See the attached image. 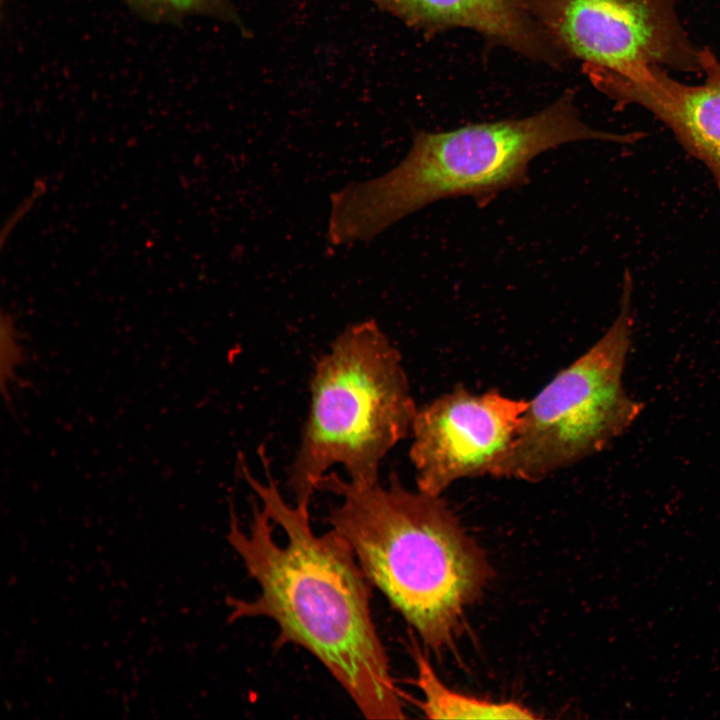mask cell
<instances>
[{"label": "cell", "mask_w": 720, "mask_h": 720, "mask_svg": "<svg viewBox=\"0 0 720 720\" xmlns=\"http://www.w3.org/2000/svg\"><path fill=\"white\" fill-rule=\"evenodd\" d=\"M528 400L459 385L418 407L409 458L417 489L442 495L468 478H495L518 435Z\"/></svg>", "instance_id": "52a82bcc"}, {"label": "cell", "mask_w": 720, "mask_h": 720, "mask_svg": "<svg viewBox=\"0 0 720 720\" xmlns=\"http://www.w3.org/2000/svg\"><path fill=\"white\" fill-rule=\"evenodd\" d=\"M416 684L422 693V710L429 719H535L529 709L515 702H493L462 694L447 687L419 650H414Z\"/></svg>", "instance_id": "30bf717a"}, {"label": "cell", "mask_w": 720, "mask_h": 720, "mask_svg": "<svg viewBox=\"0 0 720 720\" xmlns=\"http://www.w3.org/2000/svg\"><path fill=\"white\" fill-rule=\"evenodd\" d=\"M644 136L589 126L571 89L523 118L442 132L417 130L397 166L331 195L327 238L335 246L371 240L404 217L446 198L466 196L484 207L501 192L527 184L530 162L548 150L583 140L634 144Z\"/></svg>", "instance_id": "3957f363"}, {"label": "cell", "mask_w": 720, "mask_h": 720, "mask_svg": "<svg viewBox=\"0 0 720 720\" xmlns=\"http://www.w3.org/2000/svg\"><path fill=\"white\" fill-rule=\"evenodd\" d=\"M265 479L245 461L240 472L253 491L244 529L230 505L227 540L254 598L227 597L229 621L264 617L278 628L274 648L296 645L314 656L369 720L404 719L403 704L371 610L372 585L351 547L333 530L316 534L309 503L288 504L263 447Z\"/></svg>", "instance_id": "6da1fadb"}, {"label": "cell", "mask_w": 720, "mask_h": 720, "mask_svg": "<svg viewBox=\"0 0 720 720\" xmlns=\"http://www.w3.org/2000/svg\"><path fill=\"white\" fill-rule=\"evenodd\" d=\"M633 278L626 269L620 308L606 332L532 399L495 478L537 483L594 456L640 416L624 388L632 341Z\"/></svg>", "instance_id": "5b68a950"}, {"label": "cell", "mask_w": 720, "mask_h": 720, "mask_svg": "<svg viewBox=\"0 0 720 720\" xmlns=\"http://www.w3.org/2000/svg\"><path fill=\"white\" fill-rule=\"evenodd\" d=\"M42 193L43 190L41 189V185L36 186L33 189L32 193H30V195H28L25 200L19 204L15 212L7 221L5 229L2 232L3 235L5 234L6 237L9 236V234L12 232L13 224H16L20 220L21 216L25 215L31 209V207H33L34 203L41 196Z\"/></svg>", "instance_id": "7c38bea8"}, {"label": "cell", "mask_w": 720, "mask_h": 720, "mask_svg": "<svg viewBox=\"0 0 720 720\" xmlns=\"http://www.w3.org/2000/svg\"><path fill=\"white\" fill-rule=\"evenodd\" d=\"M700 56L705 81L699 85L681 83L656 65L586 75L616 109L638 105L668 127L709 170L720 194V61L708 47L701 48Z\"/></svg>", "instance_id": "ba28073f"}, {"label": "cell", "mask_w": 720, "mask_h": 720, "mask_svg": "<svg viewBox=\"0 0 720 720\" xmlns=\"http://www.w3.org/2000/svg\"><path fill=\"white\" fill-rule=\"evenodd\" d=\"M584 73L656 65L700 73L701 48L678 14L680 0H519Z\"/></svg>", "instance_id": "8992f818"}, {"label": "cell", "mask_w": 720, "mask_h": 720, "mask_svg": "<svg viewBox=\"0 0 720 720\" xmlns=\"http://www.w3.org/2000/svg\"><path fill=\"white\" fill-rule=\"evenodd\" d=\"M300 442L288 467L295 503H309L335 466L360 485L379 481L417 412L400 351L374 319L346 327L317 360Z\"/></svg>", "instance_id": "277c9868"}, {"label": "cell", "mask_w": 720, "mask_h": 720, "mask_svg": "<svg viewBox=\"0 0 720 720\" xmlns=\"http://www.w3.org/2000/svg\"><path fill=\"white\" fill-rule=\"evenodd\" d=\"M318 490L339 498L327 522L372 587L428 647H448L493 570L442 495L408 489L395 475L385 485H360L333 471Z\"/></svg>", "instance_id": "7a4b0ae2"}, {"label": "cell", "mask_w": 720, "mask_h": 720, "mask_svg": "<svg viewBox=\"0 0 720 720\" xmlns=\"http://www.w3.org/2000/svg\"><path fill=\"white\" fill-rule=\"evenodd\" d=\"M130 10L153 23L177 24L191 16L233 20L228 0H120Z\"/></svg>", "instance_id": "8fae6325"}, {"label": "cell", "mask_w": 720, "mask_h": 720, "mask_svg": "<svg viewBox=\"0 0 720 720\" xmlns=\"http://www.w3.org/2000/svg\"><path fill=\"white\" fill-rule=\"evenodd\" d=\"M407 25L427 34L466 29L488 43L551 68L569 59L525 11L519 0H373Z\"/></svg>", "instance_id": "9c48e42d"}]
</instances>
